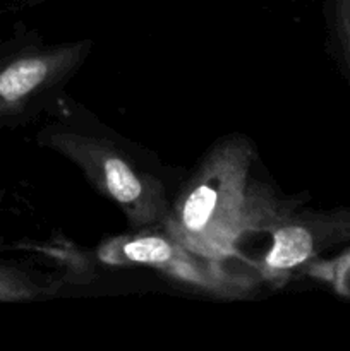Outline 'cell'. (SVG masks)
I'll return each instance as SVG.
<instances>
[{
    "label": "cell",
    "instance_id": "obj_4",
    "mask_svg": "<svg viewBox=\"0 0 350 351\" xmlns=\"http://www.w3.org/2000/svg\"><path fill=\"white\" fill-rule=\"evenodd\" d=\"M91 38L47 41L21 31L0 43V127L45 115L93 53Z\"/></svg>",
    "mask_w": 350,
    "mask_h": 351
},
{
    "label": "cell",
    "instance_id": "obj_1",
    "mask_svg": "<svg viewBox=\"0 0 350 351\" xmlns=\"http://www.w3.org/2000/svg\"><path fill=\"white\" fill-rule=\"evenodd\" d=\"M309 199V192L281 191L256 143L230 132L209 144L185 171L163 226L201 256L249 266L242 247Z\"/></svg>",
    "mask_w": 350,
    "mask_h": 351
},
{
    "label": "cell",
    "instance_id": "obj_3",
    "mask_svg": "<svg viewBox=\"0 0 350 351\" xmlns=\"http://www.w3.org/2000/svg\"><path fill=\"white\" fill-rule=\"evenodd\" d=\"M95 254L103 266L151 269L178 287L218 300H244L261 285L250 266L201 256L163 225L108 237Z\"/></svg>",
    "mask_w": 350,
    "mask_h": 351
},
{
    "label": "cell",
    "instance_id": "obj_2",
    "mask_svg": "<svg viewBox=\"0 0 350 351\" xmlns=\"http://www.w3.org/2000/svg\"><path fill=\"white\" fill-rule=\"evenodd\" d=\"M36 144L74 165L105 201L117 206L129 230L165 225L185 170L103 122L62 93L45 113Z\"/></svg>",
    "mask_w": 350,
    "mask_h": 351
},
{
    "label": "cell",
    "instance_id": "obj_5",
    "mask_svg": "<svg viewBox=\"0 0 350 351\" xmlns=\"http://www.w3.org/2000/svg\"><path fill=\"white\" fill-rule=\"evenodd\" d=\"M270 245L250 261L261 283L281 287L350 247V208L299 206L266 233Z\"/></svg>",
    "mask_w": 350,
    "mask_h": 351
},
{
    "label": "cell",
    "instance_id": "obj_6",
    "mask_svg": "<svg viewBox=\"0 0 350 351\" xmlns=\"http://www.w3.org/2000/svg\"><path fill=\"white\" fill-rule=\"evenodd\" d=\"M67 281L62 276L33 273L26 267L0 264V302H31L50 298Z\"/></svg>",
    "mask_w": 350,
    "mask_h": 351
},
{
    "label": "cell",
    "instance_id": "obj_7",
    "mask_svg": "<svg viewBox=\"0 0 350 351\" xmlns=\"http://www.w3.org/2000/svg\"><path fill=\"white\" fill-rule=\"evenodd\" d=\"M329 53L350 86V0H323Z\"/></svg>",
    "mask_w": 350,
    "mask_h": 351
}]
</instances>
